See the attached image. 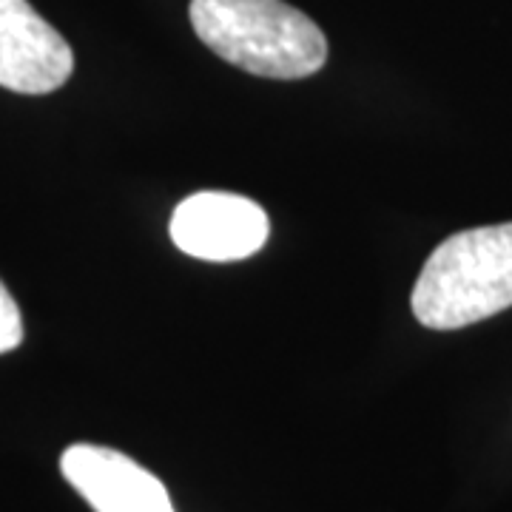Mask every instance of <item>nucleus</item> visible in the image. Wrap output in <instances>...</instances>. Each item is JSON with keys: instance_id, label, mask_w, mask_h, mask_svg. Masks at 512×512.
Returning <instances> with one entry per match:
<instances>
[{"instance_id": "423d86ee", "label": "nucleus", "mask_w": 512, "mask_h": 512, "mask_svg": "<svg viewBox=\"0 0 512 512\" xmlns=\"http://www.w3.org/2000/svg\"><path fill=\"white\" fill-rule=\"evenodd\" d=\"M23 342V319L15 296L0 282V353H9Z\"/></svg>"}, {"instance_id": "f03ea898", "label": "nucleus", "mask_w": 512, "mask_h": 512, "mask_svg": "<svg viewBox=\"0 0 512 512\" xmlns=\"http://www.w3.org/2000/svg\"><path fill=\"white\" fill-rule=\"evenodd\" d=\"M507 308H512V222L444 239L413 288V313L433 330L467 328Z\"/></svg>"}, {"instance_id": "7ed1b4c3", "label": "nucleus", "mask_w": 512, "mask_h": 512, "mask_svg": "<svg viewBox=\"0 0 512 512\" xmlns=\"http://www.w3.org/2000/svg\"><path fill=\"white\" fill-rule=\"evenodd\" d=\"M171 242L205 262H237L256 254L271 234L262 205L228 191H200L171 214Z\"/></svg>"}, {"instance_id": "f257e3e1", "label": "nucleus", "mask_w": 512, "mask_h": 512, "mask_svg": "<svg viewBox=\"0 0 512 512\" xmlns=\"http://www.w3.org/2000/svg\"><path fill=\"white\" fill-rule=\"evenodd\" d=\"M191 26L222 60L256 77L302 80L328 60V40L282 0H191Z\"/></svg>"}, {"instance_id": "39448f33", "label": "nucleus", "mask_w": 512, "mask_h": 512, "mask_svg": "<svg viewBox=\"0 0 512 512\" xmlns=\"http://www.w3.org/2000/svg\"><path fill=\"white\" fill-rule=\"evenodd\" d=\"M60 473L94 512H174L163 481L111 447L72 444Z\"/></svg>"}, {"instance_id": "20e7f679", "label": "nucleus", "mask_w": 512, "mask_h": 512, "mask_svg": "<svg viewBox=\"0 0 512 512\" xmlns=\"http://www.w3.org/2000/svg\"><path fill=\"white\" fill-rule=\"evenodd\" d=\"M74 72L72 46L29 0H0V86L18 94H49Z\"/></svg>"}]
</instances>
